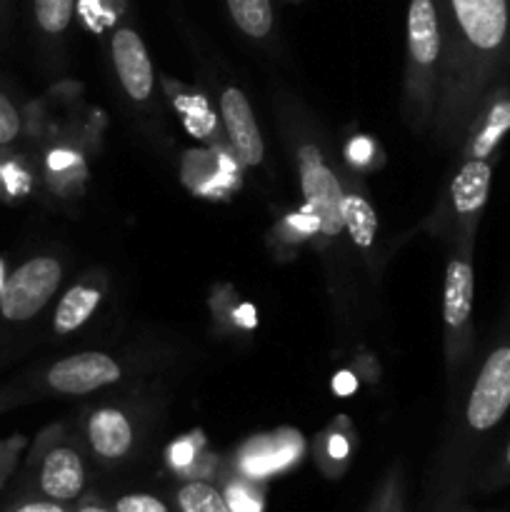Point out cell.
Masks as SVG:
<instances>
[{"label":"cell","instance_id":"cell-22","mask_svg":"<svg viewBox=\"0 0 510 512\" xmlns=\"http://www.w3.org/2000/svg\"><path fill=\"white\" fill-rule=\"evenodd\" d=\"M20 130H23V118H20L18 105L0 88V148L15 143L20 138Z\"/></svg>","mask_w":510,"mask_h":512},{"label":"cell","instance_id":"cell-35","mask_svg":"<svg viewBox=\"0 0 510 512\" xmlns=\"http://www.w3.org/2000/svg\"><path fill=\"white\" fill-rule=\"evenodd\" d=\"M3 283H5V280H3V268H0V288H3Z\"/></svg>","mask_w":510,"mask_h":512},{"label":"cell","instance_id":"cell-17","mask_svg":"<svg viewBox=\"0 0 510 512\" xmlns=\"http://www.w3.org/2000/svg\"><path fill=\"white\" fill-rule=\"evenodd\" d=\"M235 28L250 40L270 38L275 28L273 0H225Z\"/></svg>","mask_w":510,"mask_h":512},{"label":"cell","instance_id":"cell-33","mask_svg":"<svg viewBox=\"0 0 510 512\" xmlns=\"http://www.w3.org/2000/svg\"><path fill=\"white\" fill-rule=\"evenodd\" d=\"M73 512H115V510L103 508V505H98V503H83L78 510H73Z\"/></svg>","mask_w":510,"mask_h":512},{"label":"cell","instance_id":"cell-1","mask_svg":"<svg viewBox=\"0 0 510 512\" xmlns=\"http://www.w3.org/2000/svg\"><path fill=\"white\" fill-rule=\"evenodd\" d=\"M445 68L433 133L460 145L485 95L510 78V0H440Z\"/></svg>","mask_w":510,"mask_h":512},{"label":"cell","instance_id":"cell-18","mask_svg":"<svg viewBox=\"0 0 510 512\" xmlns=\"http://www.w3.org/2000/svg\"><path fill=\"white\" fill-rule=\"evenodd\" d=\"M340 215H343V230L350 235L360 250L373 248L375 235H378V215L375 208L358 193H343L340 203Z\"/></svg>","mask_w":510,"mask_h":512},{"label":"cell","instance_id":"cell-12","mask_svg":"<svg viewBox=\"0 0 510 512\" xmlns=\"http://www.w3.org/2000/svg\"><path fill=\"white\" fill-rule=\"evenodd\" d=\"M220 118H223L225 133H228L230 148H233L235 158H238L245 168H255V165L263 163V135H260L258 120H255V113L253 108H250L243 90H223V95H220Z\"/></svg>","mask_w":510,"mask_h":512},{"label":"cell","instance_id":"cell-11","mask_svg":"<svg viewBox=\"0 0 510 512\" xmlns=\"http://www.w3.org/2000/svg\"><path fill=\"white\" fill-rule=\"evenodd\" d=\"M88 473L85 463L73 445H50L35 468V490L38 495L58 503H75L83 495Z\"/></svg>","mask_w":510,"mask_h":512},{"label":"cell","instance_id":"cell-7","mask_svg":"<svg viewBox=\"0 0 510 512\" xmlns=\"http://www.w3.org/2000/svg\"><path fill=\"white\" fill-rule=\"evenodd\" d=\"M298 175L300 188H303L305 205L318 215L320 233L325 238H338L343 233V215H340V203H343V185L335 178L330 165L323 160L318 145H300L298 150Z\"/></svg>","mask_w":510,"mask_h":512},{"label":"cell","instance_id":"cell-32","mask_svg":"<svg viewBox=\"0 0 510 512\" xmlns=\"http://www.w3.org/2000/svg\"><path fill=\"white\" fill-rule=\"evenodd\" d=\"M493 478L495 480L510 478V440H508V445H505L503 455H500V465H498V470H495Z\"/></svg>","mask_w":510,"mask_h":512},{"label":"cell","instance_id":"cell-30","mask_svg":"<svg viewBox=\"0 0 510 512\" xmlns=\"http://www.w3.org/2000/svg\"><path fill=\"white\" fill-rule=\"evenodd\" d=\"M73 163H75V155L70 153V150H53V153L48 155V165L50 170H55V173H58V170L70 168Z\"/></svg>","mask_w":510,"mask_h":512},{"label":"cell","instance_id":"cell-10","mask_svg":"<svg viewBox=\"0 0 510 512\" xmlns=\"http://www.w3.org/2000/svg\"><path fill=\"white\" fill-rule=\"evenodd\" d=\"M110 55L125 95L133 103H148L155 88V70L138 30L130 25L115 28L110 35Z\"/></svg>","mask_w":510,"mask_h":512},{"label":"cell","instance_id":"cell-14","mask_svg":"<svg viewBox=\"0 0 510 512\" xmlns=\"http://www.w3.org/2000/svg\"><path fill=\"white\" fill-rule=\"evenodd\" d=\"M300 435L293 430H280L270 438H258L240 450L238 470L243 478L263 480L268 475L290 468L300 455Z\"/></svg>","mask_w":510,"mask_h":512},{"label":"cell","instance_id":"cell-24","mask_svg":"<svg viewBox=\"0 0 510 512\" xmlns=\"http://www.w3.org/2000/svg\"><path fill=\"white\" fill-rule=\"evenodd\" d=\"M180 108L185 113V123H188V128L195 135H205L213 128V115L208 113V108H205V103L200 98H190L188 103H180Z\"/></svg>","mask_w":510,"mask_h":512},{"label":"cell","instance_id":"cell-3","mask_svg":"<svg viewBox=\"0 0 510 512\" xmlns=\"http://www.w3.org/2000/svg\"><path fill=\"white\" fill-rule=\"evenodd\" d=\"M510 410V300L498 325L493 343L470 383L463 408L460 445L473 448L478 440L493 433Z\"/></svg>","mask_w":510,"mask_h":512},{"label":"cell","instance_id":"cell-21","mask_svg":"<svg viewBox=\"0 0 510 512\" xmlns=\"http://www.w3.org/2000/svg\"><path fill=\"white\" fill-rule=\"evenodd\" d=\"M368 512H405V490L403 478L398 473H390L385 483L375 493Z\"/></svg>","mask_w":510,"mask_h":512},{"label":"cell","instance_id":"cell-19","mask_svg":"<svg viewBox=\"0 0 510 512\" xmlns=\"http://www.w3.org/2000/svg\"><path fill=\"white\" fill-rule=\"evenodd\" d=\"M173 498L178 512H233L223 490L205 480H185Z\"/></svg>","mask_w":510,"mask_h":512},{"label":"cell","instance_id":"cell-26","mask_svg":"<svg viewBox=\"0 0 510 512\" xmlns=\"http://www.w3.org/2000/svg\"><path fill=\"white\" fill-rule=\"evenodd\" d=\"M168 460H170V465H173V468H188V465L195 460L193 440L185 438V440H178V443L170 445Z\"/></svg>","mask_w":510,"mask_h":512},{"label":"cell","instance_id":"cell-8","mask_svg":"<svg viewBox=\"0 0 510 512\" xmlns=\"http://www.w3.org/2000/svg\"><path fill=\"white\" fill-rule=\"evenodd\" d=\"M510 135V78L495 85L465 128L460 148L465 158H500L505 138Z\"/></svg>","mask_w":510,"mask_h":512},{"label":"cell","instance_id":"cell-9","mask_svg":"<svg viewBox=\"0 0 510 512\" xmlns=\"http://www.w3.org/2000/svg\"><path fill=\"white\" fill-rule=\"evenodd\" d=\"M123 370L118 360L100 350L75 353L63 360H55L45 373V383L58 395H88L100 388L118 383Z\"/></svg>","mask_w":510,"mask_h":512},{"label":"cell","instance_id":"cell-31","mask_svg":"<svg viewBox=\"0 0 510 512\" xmlns=\"http://www.w3.org/2000/svg\"><path fill=\"white\" fill-rule=\"evenodd\" d=\"M235 320H238L243 328H255V323H258V318H255V310L250 308V305H240V308L235 310Z\"/></svg>","mask_w":510,"mask_h":512},{"label":"cell","instance_id":"cell-16","mask_svg":"<svg viewBox=\"0 0 510 512\" xmlns=\"http://www.w3.org/2000/svg\"><path fill=\"white\" fill-rule=\"evenodd\" d=\"M78 13V0H30V23L45 45L65 40Z\"/></svg>","mask_w":510,"mask_h":512},{"label":"cell","instance_id":"cell-4","mask_svg":"<svg viewBox=\"0 0 510 512\" xmlns=\"http://www.w3.org/2000/svg\"><path fill=\"white\" fill-rule=\"evenodd\" d=\"M473 240H453L443 283V328L445 360L450 378L465 368L473 353Z\"/></svg>","mask_w":510,"mask_h":512},{"label":"cell","instance_id":"cell-5","mask_svg":"<svg viewBox=\"0 0 510 512\" xmlns=\"http://www.w3.org/2000/svg\"><path fill=\"white\" fill-rule=\"evenodd\" d=\"M63 280V265L53 255H35L8 275L0 288V318L28 323L50 303Z\"/></svg>","mask_w":510,"mask_h":512},{"label":"cell","instance_id":"cell-27","mask_svg":"<svg viewBox=\"0 0 510 512\" xmlns=\"http://www.w3.org/2000/svg\"><path fill=\"white\" fill-rule=\"evenodd\" d=\"M373 155V143L368 138H355L353 143L348 145V158L353 160L355 165H365Z\"/></svg>","mask_w":510,"mask_h":512},{"label":"cell","instance_id":"cell-23","mask_svg":"<svg viewBox=\"0 0 510 512\" xmlns=\"http://www.w3.org/2000/svg\"><path fill=\"white\" fill-rule=\"evenodd\" d=\"M115 512H173L160 498L148 493H128L113 503Z\"/></svg>","mask_w":510,"mask_h":512},{"label":"cell","instance_id":"cell-20","mask_svg":"<svg viewBox=\"0 0 510 512\" xmlns=\"http://www.w3.org/2000/svg\"><path fill=\"white\" fill-rule=\"evenodd\" d=\"M228 498L233 512H260L263 510V495L255 490V485L248 480H230L225 488H220Z\"/></svg>","mask_w":510,"mask_h":512},{"label":"cell","instance_id":"cell-28","mask_svg":"<svg viewBox=\"0 0 510 512\" xmlns=\"http://www.w3.org/2000/svg\"><path fill=\"white\" fill-rule=\"evenodd\" d=\"M355 390H358V378L353 373H348V370H343V373H338L333 378V393L340 395V398H348Z\"/></svg>","mask_w":510,"mask_h":512},{"label":"cell","instance_id":"cell-25","mask_svg":"<svg viewBox=\"0 0 510 512\" xmlns=\"http://www.w3.org/2000/svg\"><path fill=\"white\" fill-rule=\"evenodd\" d=\"M0 512H73L68 508V503H58V500H48L43 495L38 498H18L13 503H8Z\"/></svg>","mask_w":510,"mask_h":512},{"label":"cell","instance_id":"cell-34","mask_svg":"<svg viewBox=\"0 0 510 512\" xmlns=\"http://www.w3.org/2000/svg\"><path fill=\"white\" fill-rule=\"evenodd\" d=\"M8 8H10V0H0V20L8 15Z\"/></svg>","mask_w":510,"mask_h":512},{"label":"cell","instance_id":"cell-2","mask_svg":"<svg viewBox=\"0 0 510 512\" xmlns=\"http://www.w3.org/2000/svg\"><path fill=\"white\" fill-rule=\"evenodd\" d=\"M405 35V118L415 133H428L438 115L445 68L440 0H408Z\"/></svg>","mask_w":510,"mask_h":512},{"label":"cell","instance_id":"cell-29","mask_svg":"<svg viewBox=\"0 0 510 512\" xmlns=\"http://www.w3.org/2000/svg\"><path fill=\"white\" fill-rule=\"evenodd\" d=\"M328 458L333 460H345L350 455V443H348V438H345V435H340V433H333L328 438Z\"/></svg>","mask_w":510,"mask_h":512},{"label":"cell","instance_id":"cell-15","mask_svg":"<svg viewBox=\"0 0 510 512\" xmlns=\"http://www.w3.org/2000/svg\"><path fill=\"white\" fill-rule=\"evenodd\" d=\"M103 290L95 288L93 283H78L60 298L58 308L53 315V333L70 335L83 328L90 320V315L98 310Z\"/></svg>","mask_w":510,"mask_h":512},{"label":"cell","instance_id":"cell-13","mask_svg":"<svg viewBox=\"0 0 510 512\" xmlns=\"http://www.w3.org/2000/svg\"><path fill=\"white\" fill-rule=\"evenodd\" d=\"M85 438L90 450L103 463H120L135 448V425L120 408H98L85 423Z\"/></svg>","mask_w":510,"mask_h":512},{"label":"cell","instance_id":"cell-6","mask_svg":"<svg viewBox=\"0 0 510 512\" xmlns=\"http://www.w3.org/2000/svg\"><path fill=\"white\" fill-rule=\"evenodd\" d=\"M498 160L490 158H463L448 185V210L445 225L453 233V240H473L478 233V223L485 213L493 183V170Z\"/></svg>","mask_w":510,"mask_h":512}]
</instances>
